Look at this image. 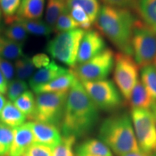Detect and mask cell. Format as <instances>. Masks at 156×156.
<instances>
[{"label":"cell","instance_id":"6da1fadb","mask_svg":"<svg viewBox=\"0 0 156 156\" xmlns=\"http://www.w3.org/2000/svg\"><path fill=\"white\" fill-rule=\"evenodd\" d=\"M99 117V108L77 78L68 92L60 126L62 135L73 136L76 139L86 136L96 126Z\"/></svg>","mask_w":156,"mask_h":156},{"label":"cell","instance_id":"7a4b0ae2","mask_svg":"<svg viewBox=\"0 0 156 156\" xmlns=\"http://www.w3.org/2000/svg\"><path fill=\"white\" fill-rule=\"evenodd\" d=\"M136 19L130 9L103 5L95 23L100 34L119 52L132 56V40Z\"/></svg>","mask_w":156,"mask_h":156},{"label":"cell","instance_id":"3957f363","mask_svg":"<svg viewBox=\"0 0 156 156\" xmlns=\"http://www.w3.org/2000/svg\"><path fill=\"white\" fill-rule=\"evenodd\" d=\"M98 139L118 156L140 150L130 115L122 113L107 117L99 127Z\"/></svg>","mask_w":156,"mask_h":156},{"label":"cell","instance_id":"277c9868","mask_svg":"<svg viewBox=\"0 0 156 156\" xmlns=\"http://www.w3.org/2000/svg\"><path fill=\"white\" fill-rule=\"evenodd\" d=\"M85 31L81 28L58 33L46 46V51L54 58L71 67L77 64L80 44Z\"/></svg>","mask_w":156,"mask_h":156},{"label":"cell","instance_id":"5b68a950","mask_svg":"<svg viewBox=\"0 0 156 156\" xmlns=\"http://www.w3.org/2000/svg\"><path fill=\"white\" fill-rule=\"evenodd\" d=\"M68 92L37 94L36 107L30 120L61 126Z\"/></svg>","mask_w":156,"mask_h":156},{"label":"cell","instance_id":"8992f818","mask_svg":"<svg viewBox=\"0 0 156 156\" xmlns=\"http://www.w3.org/2000/svg\"><path fill=\"white\" fill-rule=\"evenodd\" d=\"M132 56L138 67L153 64L156 58V34L136 19L132 40Z\"/></svg>","mask_w":156,"mask_h":156},{"label":"cell","instance_id":"52a82bcc","mask_svg":"<svg viewBox=\"0 0 156 156\" xmlns=\"http://www.w3.org/2000/svg\"><path fill=\"white\" fill-rule=\"evenodd\" d=\"M93 103L101 110L114 112L123 104L122 94L112 80L80 81Z\"/></svg>","mask_w":156,"mask_h":156},{"label":"cell","instance_id":"ba28073f","mask_svg":"<svg viewBox=\"0 0 156 156\" xmlns=\"http://www.w3.org/2000/svg\"><path fill=\"white\" fill-rule=\"evenodd\" d=\"M130 117L140 150L156 154V124L153 113L149 109L132 108Z\"/></svg>","mask_w":156,"mask_h":156},{"label":"cell","instance_id":"9c48e42d","mask_svg":"<svg viewBox=\"0 0 156 156\" xmlns=\"http://www.w3.org/2000/svg\"><path fill=\"white\" fill-rule=\"evenodd\" d=\"M115 54L110 48L83 64H77L72 71L80 81H98L106 80L114 69Z\"/></svg>","mask_w":156,"mask_h":156},{"label":"cell","instance_id":"30bf717a","mask_svg":"<svg viewBox=\"0 0 156 156\" xmlns=\"http://www.w3.org/2000/svg\"><path fill=\"white\" fill-rule=\"evenodd\" d=\"M114 69L115 85L123 98L128 102L132 90L139 80L140 67L133 56L118 52L115 54Z\"/></svg>","mask_w":156,"mask_h":156},{"label":"cell","instance_id":"8fae6325","mask_svg":"<svg viewBox=\"0 0 156 156\" xmlns=\"http://www.w3.org/2000/svg\"><path fill=\"white\" fill-rule=\"evenodd\" d=\"M106 48V42L98 31L85 30L80 44L77 64L87 62Z\"/></svg>","mask_w":156,"mask_h":156},{"label":"cell","instance_id":"7c38bea8","mask_svg":"<svg viewBox=\"0 0 156 156\" xmlns=\"http://www.w3.org/2000/svg\"><path fill=\"white\" fill-rule=\"evenodd\" d=\"M36 143L46 145L52 149L62 141V136L57 126L44 123L29 122Z\"/></svg>","mask_w":156,"mask_h":156},{"label":"cell","instance_id":"4fadbf2b","mask_svg":"<svg viewBox=\"0 0 156 156\" xmlns=\"http://www.w3.org/2000/svg\"><path fill=\"white\" fill-rule=\"evenodd\" d=\"M13 140L8 156H23L35 142L34 135L29 122L13 129Z\"/></svg>","mask_w":156,"mask_h":156},{"label":"cell","instance_id":"5bb4252c","mask_svg":"<svg viewBox=\"0 0 156 156\" xmlns=\"http://www.w3.org/2000/svg\"><path fill=\"white\" fill-rule=\"evenodd\" d=\"M69 70L56 64L54 61H51L48 66L41 68L38 71L34 74V75L29 79V85L31 88L34 89L40 85L49 83L60 76L65 75L69 73Z\"/></svg>","mask_w":156,"mask_h":156},{"label":"cell","instance_id":"9a60e30c","mask_svg":"<svg viewBox=\"0 0 156 156\" xmlns=\"http://www.w3.org/2000/svg\"><path fill=\"white\" fill-rule=\"evenodd\" d=\"M76 79L77 77L72 69H70L68 73L56 78L49 83L35 87L33 90L36 94L44 93L69 92Z\"/></svg>","mask_w":156,"mask_h":156},{"label":"cell","instance_id":"2e32d148","mask_svg":"<svg viewBox=\"0 0 156 156\" xmlns=\"http://www.w3.org/2000/svg\"><path fill=\"white\" fill-rule=\"evenodd\" d=\"M134 9L140 20L156 34V0H134Z\"/></svg>","mask_w":156,"mask_h":156},{"label":"cell","instance_id":"e0dca14e","mask_svg":"<svg viewBox=\"0 0 156 156\" xmlns=\"http://www.w3.org/2000/svg\"><path fill=\"white\" fill-rule=\"evenodd\" d=\"M128 102L132 109L141 108L151 110L154 101L141 80H139L136 83Z\"/></svg>","mask_w":156,"mask_h":156},{"label":"cell","instance_id":"ac0fdd59","mask_svg":"<svg viewBox=\"0 0 156 156\" xmlns=\"http://www.w3.org/2000/svg\"><path fill=\"white\" fill-rule=\"evenodd\" d=\"M46 0H22L15 16L19 18L38 20L42 17Z\"/></svg>","mask_w":156,"mask_h":156},{"label":"cell","instance_id":"d6986e66","mask_svg":"<svg viewBox=\"0 0 156 156\" xmlns=\"http://www.w3.org/2000/svg\"><path fill=\"white\" fill-rule=\"evenodd\" d=\"M26 116L11 101H7L0 113V121L5 125L15 129L25 124Z\"/></svg>","mask_w":156,"mask_h":156},{"label":"cell","instance_id":"ffe728a7","mask_svg":"<svg viewBox=\"0 0 156 156\" xmlns=\"http://www.w3.org/2000/svg\"><path fill=\"white\" fill-rule=\"evenodd\" d=\"M75 152L95 156H114L110 148L99 139L85 140L76 147Z\"/></svg>","mask_w":156,"mask_h":156},{"label":"cell","instance_id":"44dd1931","mask_svg":"<svg viewBox=\"0 0 156 156\" xmlns=\"http://www.w3.org/2000/svg\"><path fill=\"white\" fill-rule=\"evenodd\" d=\"M14 20L17 23H20L27 30L28 34L38 36H48L54 30L51 26H50L46 22L41 20H28L19 18L16 16L9 20ZM6 20V21H7Z\"/></svg>","mask_w":156,"mask_h":156},{"label":"cell","instance_id":"7402d4cb","mask_svg":"<svg viewBox=\"0 0 156 156\" xmlns=\"http://www.w3.org/2000/svg\"><path fill=\"white\" fill-rule=\"evenodd\" d=\"M23 44L5 38L0 39V57L7 60H15L23 57Z\"/></svg>","mask_w":156,"mask_h":156},{"label":"cell","instance_id":"603a6c76","mask_svg":"<svg viewBox=\"0 0 156 156\" xmlns=\"http://www.w3.org/2000/svg\"><path fill=\"white\" fill-rule=\"evenodd\" d=\"M6 23L8 24V26L4 31L5 38L23 45L28 38V35L25 28L20 23L12 19L6 21Z\"/></svg>","mask_w":156,"mask_h":156},{"label":"cell","instance_id":"cb8c5ba5","mask_svg":"<svg viewBox=\"0 0 156 156\" xmlns=\"http://www.w3.org/2000/svg\"><path fill=\"white\" fill-rule=\"evenodd\" d=\"M67 0H47L45 20L52 28H54L56 20L67 8Z\"/></svg>","mask_w":156,"mask_h":156},{"label":"cell","instance_id":"d4e9b609","mask_svg":"<svg viewBox=\"0 0 156 156\" xmlns=\"http://www.w3.org/2000/svg\"><path fill=\"white\" fill-rule=\"evenodd\" d=\"M74 6L80 7L87 13L93 23L96 20L101 7L98 0H67V9Z\"/></svg>","mask_w":156,"mask_h":156},{"label":"cell","instance_id":"484cf974","mask_svg":"<svg viewBox=\"0 0 156 156\" xmlns=\"http://www.w3.org/2000/svg\"><path fill=\"white\" fill-rule=\"evenodd\" d=\"M13 103L26 118L31 119L36 107V99L33 92L30 90L25 91Z\"/></svg>","mask_w":156,"mask_h":156},{"label":"cell","instance_id":"4316f807","mask_svg":"<svg viewBox=\"0 0 156 156\" xmlns=\"http://www.w3.org/2000/svg\"><path fill=\"white\" fill-rule=\"evenodd\" d=\"M141 81L154 102H156V67L154 64L142 68Z\"/></svg>","mask_w":156,"mask_h":156},{"label":"cell","instance_id":"83f0119b","mask_svg":"<svg viewBox=\"0 0 156 156\" xmlns=\"http://www.w3.org/2000/svg\"><path fill=\"white\" fill-rule=\"evenodd\" d=\"M15 72L17 80H25L34 75L35 67L31 58L27 56L17 59L15 62Z\"/></svg>","mask_w":156,"mask_h":156},{"label":"cell","instance_id":"f1b7e54d","mask_svg":"<svg viewBox=\"0 0 156 156\" xmlns=\"http://www.w3.org/2000/svg\"><path fill=\"white\" fill-rule=\"evenodd\" d=\"M76 140L73 136H62L61 142L53 149V156H75Z\"/></svg>","mask_w":156,"mask_h":156},{"label":"cell","instance_id":"f546056e","mask_svg":"<svg viewBox=\"0 0 156 156\" xmlns=\"http://www.w3.org/2000/svg\"><path fill=\"white\" fill-rule=\"evenodd\" d=\"M13 136V129L0 123V156H8Z\"/></svg>","mask_w":156,"mask_h":156},{"label":"cell","instance_id":"4dcf8cb0","mask_svg":"<svg viewBox=\"0 0 156 156\" xmlns=\"http://www.w3.org/2000/svg\"><path fill=\"white\" fill-rule=\"evenodd\" d=\"M77 28H80L79 25L74 20V19L70 15L69 11L66 8L56 20L54 30L56 32L61 33L73 30Z\"/></svg>","mask_w":156,"mask_h":156},{"label":"cell","instance_id":"1f68e13d","mask_svg":"<svg viewBox=\"0 0 156 156\" xmlns=\"http://www.w3.org/2000/svg\"><path fill=\"white\" fill-rule=\"evenodd\" d=\"M69 11L70 15L74 20L77 23L79 27L83 30H88L92 26V21L90 20L87 13L79 6H74L69 9H67Z\"/></svg>","mask_w":156,"mask_h":156},{"label":"cell","instance_id":"d6a6232c","mask_svg":"<svg viewBox=\"0 0 156 156\" xmlns=\"http://www.w3.org/2000/svg\"><path fill=\"white\" fill-rule=\"evenodd\" d=\"M28 85L26 82L15 79L8 83L7 94L9 101L14 102L25 91L28 90Z\"/></svg>","mask_w":156,"mask_h":156},{"label":"cell","instance_id":"836d02e7","mask_svg":"<svg viewBox=\"0 0 156 156\" xmlns=\"http://www.w3.org/2000/svg\"><path fill=\"white\" fill-rule=\"evenodd\" d=\"M22 0H0V7L5 21L15 16Z\"/></svg>","mask_w":156,"mask_h":156},{"label":"cell","instance_id":"e575fe53","mask_svg":"<svg viewBox=\"0 0 156 156\" xmlns=\"http://www.w3.org/2000/svg\"><path fill=\"white\" fill-rule=\"evenodd\" d=\"M25 155L27 156H53V149L46 145L34 142L29 147Z\"/></svg>","mask_w":156,"mask_h":156},{"label":"cell","instance_id":"d590c367","mask_svg":"<svg viewBox=\"0 0 156 156\" xmlns=\"http://www.w3.org/2000/svg\"><path fill=\"white\" fill-rule=\"evenodd\" d=\"M0 70L3 74L7 83H9L14 80L15 74V67L9 60L0 57Z\"/></svg>","mask_w":156,"mask_h":156},{"label":"cell","instance_id":"8d00e7d4","mask_svg":"<svg viewBox=\"0 0 156 156\" xmlns=\"http://www.w3.org/2000/svg\"><path fill=\"white\" fill-rule=\"evenodd\" d=\"M105 5L124 9H134V0H101Z\"/></svg>","mask_w":156,"mask_h":156},{"label":"cell","instance_id":"74e56055","mask_svg":"<svg viewBox=\"0 0 156 156\" xmlns=\"http://www.w3.org/2000/svg\"><path fill=\"white\" fill-rule=\"evenodd\" d=\"M31 60H32V62L33 64H34V67L38 68V69L46 67V66H48L51 62L49 56H48L47 54L43 53L34 55L32 58H31Z\"/></svg>","mask_w":156,"mask_h":156},{"label":"cell","instance_id":"f35d334b","mask_svg":"<svg viewBox=\"0 0 156 156\" xmlns=\"http://www.w3.org/2000/svg\"><path fill=\"white\" fill-rule=\"evenodd\" d=\"M7 87H8V83L6 80L5 77H4L3 74L0 70V93L2 94L7 93Z\"/></svg>","mask_w":156,"mask_h":156},{"label":"cell","instance_id":"ab89813d","mask_svg":"<svg viewBox=\"0 0 156 156\" xmlns=\"http://www.w3.org/2000/svg\"><path fill=\"white\" fill-rule=\"evenodd\" d=\"M121 156H156V154L146 153L145 152L140 151L138 152H132V153L124 154Z\"/></svg>","mask_w":156,"mask_h":156},{"label":"cell","instance_id":"60d3db41","mask_svg":"<svg viewBox=\"0 0 156 156\" xmlns=\"http://www.w3.org/2000/svg\"><path fill=\"white\" fill-rule=\"evenodd\" d=\"M7 100H6V98L5 97H4L3 94H2V93H0V113H1L2 111V109L4 107H5V104L7 103Z\"/></svg>","mask_w":156,"mask_h":156},{"label":"cell","instance_id":"b9f144b4","mask_svg":"<svg viewBox=\"0 0 156 156\" xmlns=\"http://www.w3.org/2000/svg\"><path fill=\"white\" fill-rule=\"evenodd\" d=\"M151 111L152 112V113H153L154 119H155V124H156V102H154L153 103V105H152L151 106Z\"/></svg>","mask_w":156,"mask_h":156},{"label":"cell","instance_id":"7bdbcfd3","mask_svg":"<svg viewBox=\"0 0 156 156\" xmlns=\"http://www.w3.org/2000/svg\"><path fill=\"white\" fill-rule=\"evenodd\" d=\"M76 156H95V155H87V154L85 153H76Z\"/></svg>","mask_w":156,"mask_h":156},{"label":"cell","instance_id":"ee69618b","mask_svg":"<svg viewBox=\"0 0 156 156\" xmlns=\"http://www.w3.org/2000/svg\"><path fill=\"white\" fill-rule=\"evenodd\" d=\"M2 15H3V13H2V11L1 7H0V20H1L2 17Z\"/></svg>","mask_w":156,"mask_h":156},{"label":"cell","instance_id":"f6af8a7d","mask_svg":"<svg viewBox=\"0 0 156 156\" xmlns=\"http://www.w3.org/2000/svg\"><path fill=\"white\" fill-rule=\"evenodd\" d=\"M153 64H154V65H155V67H156V58H155V62H154Z\"/></svg>","mask_w":156,"mask_h":156},{"label":"cell","instance_id":"bcb514c9","mask_svg":"<svg viewBox=\"0 0 156 156\" xmlns=\"http://www.w3.org/2000/svg\"><path fill=\"white\" fill-rule=\"evenodd\" d=\"M23 156H27V155H25H25H23Z\"/></svg>","mask_w":156,"mask_h":156},{"label":"cell","instance_id":"7dc6e473","mask_svg":"<svg viewBox=\"0 0 156 156\" xmlns=\"http://www.w3.org/2000/svg\"><path fill=\"white\" fill-rule=\"evenodd\" d=\"M1 38H2V37H1V36H0V39H1Z\"/></svg>","mask_w":156,"mask_h":156}]
</instances>
